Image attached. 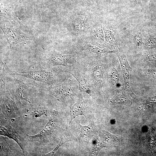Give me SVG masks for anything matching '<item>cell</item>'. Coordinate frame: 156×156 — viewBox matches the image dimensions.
Returning a JSON list of instances; mask_svg holds the SVG:
<instances>
[{
    "instance_id": "cell-20",
    "label": "cell",
    "mask_w": 156,
    "mask_h": 156,
    "mask_svg": "<svg viewBox=\"0 0 156 156\" xmlns=\"http://www.w3.org/2000/svg\"><path fill=\"white\" fill-rule=\"evenodd\" d=\"M104 32L106 42L111 45L115 46L116 45L115 39L113 32L109 30H105Z\"/></svg>"
},
{
    "instance_id": "cell-8",
    "label": "cell",
    "mask_w": 156,
    "mask_h": 156,
    "mask_svg": "<svg viewBox=\"0 0 156 156\" xmlns=\"http://www.w3.org/2000/svg\"><path fill=\"white\" fill-rule=\"evenodd\" d=\"M1 15L8 20L14 21H19L16 8L13 5L10 4L4 6L1 10Z\"/></svg>"
},
{
    "instance_id": "cell-16",
    "label": "cell",
    "mask_w": 156,
    "mask_h": 156,
    "mask_svg": "<svg viewBox=\"0 0 156 156\" xmlns=\"http://www.w3.org/2000/svg\"><path fill=\"white\" fill-rule=\"evenodd\" d=\"M129 70H122V73L125 84V89L127 91L133 96H136L133 92L129 83Z\"/></svg>"
},
{
    "instance_id": "cell-26",
    "label": "cell",
    "mask_w": 156,
    "mask_h": 156,
    "mask_svg": "<svg viewBox=\"0 0 156 156\" xmlns=\"http://www.w3.org/2000/svg\"><path fill=\"white\" fill-rule=\"evenodd\" d=\"M146 58L148 62L156 64V53L149 54L147 55Z\"/></svg>"
},
{
    "instance_id": "cell-10",
    "label": "cell",
    "mask_w": 156,
    "mask_h": 156,
    "mask_svg": "<svg viewBox=\"0 0 156 156\" xmlns=\"http://www.w3.org/2000/svg\"><path fill=\"white\" fill-rule=\"evenodd\" d=\"M131 102L129 96L124 92H122L118 94L112 101L113 103L127 105L132 104Z\"/></svg>"
},
{
    "instance_id": "cell-18",
    "label": "cell",
    "mask_w": 156,
    "mask_h": 156,
    "mask_svg": "<svg viewBox=\"0 0 156 156\" xmlns=\"http://www.w3.org/2000/svg\"><path fill=\"white\" fill-rule=\"evenodd\" d=\"M47 110L40 106H38L35 107L31 114V115L36 118L40 117L43 115L47 116Z\"/></svg>"
},
{
    "instance_id": "cell-9",
    "label": "cell",
    "mask_w": 156,
    "mask_h": 156,
    "mask_svg": "<svg viewBox=\"0 0 156 156\" xmlns=\"http://www.w3.org/2000/svg\"><path fill=\"white\" fill-rule=\"evenodd\" d=\"M70 74L77 81L80 90L92 96V93L90 85L83 76L77 72H70Z\"/></svg>"
},
{
    "instance_id": "cell-12",
    "label": "cell",
    "mask_w": 156,
    "mask_h": 156,
    "mask_svg": "<svg viewBox=\"0 0 156 156\" xmlns=\"http://www.w3.org/2000/svg\"><path fill=\"white\" fill-rule=\"evenodd\" d=\"M103 72L101 65L98 64L93 68L92 75L94 80L99 86H101L103 78Z\"/></svg>"
},
{
    "instance_id": "cell-6",
    "label": "cell",
    "mask_w": 156,
    "mask_h": 156,
    "mask_svg": "<svg viewBox=\"0 0 156 156\" xmlns=\"http://www.w3.org/2000/svg\"><path fill=\"white\" fill-rule=\"evenodd\" d=\"M0 135L8 137L14 140L19 146L24 155L25 153V143L23 138L12 127L7 125L0 126Z\"/></svg>"
},
{
    "instance_id": "cell-21",
    "label": "cell",
    "mask_w": 156,
    "mask_h": 156,
    "mask_svg": "<svg viewBox=\"0 0 156 156\" xmlns=\"http://www.w3.org/2000/svg\"><path fill=\"white\" fill-rule=\"evenodd\" d=\"M93 35L95 40L98 42L101 43L104 42L103 33L101 28H95L93 31Z\"/></svg>"
},
{
    "instance_id": "cell-13",
    "label": "cell",
    "mask_w": 156,
    "mask_h": 156,
    "mask_svg": "<svg viewBox=\"0 0 156 156\" xmlns=\"http://www.w3.org/2000/svg\"><path fill=\"white\" fill-rule=\"evenodd\" d=\"M84 48L85 50L90 52L99 55L107 54L115 52L114 51H110L105 49H101L90 44H86Z\"/></svg>"
},
{
    "instance_id": "cell-24",
    "label": "cell",
    "mask_w": 156,
    "mask_h": 156,
    "mask_svg": "<svg viewBox=\"0 0 156 156\" xmlns=\"http://www.w3.org/2000/svg\"><path fill=\"white\" fill-rule=\"evenodd\" d=\"M145 45L148 48L156 47V38L152 37H148L146 40Z\"/></svg>"
},
{
    "instance_id": "cell-14",
    "label": "cell",
    "mask_w": 156,
    "mask_h": 156,
    "mask_svg": "<svg viewBox=\"0 0 156 156\" xmlns=\"http://www.w3.org/2000/svg\"><path fill=\"white\" fill-rule=\"evenodd\" d=\"M87 23L84 18L77 17L75 19L74 22V25L75 29L79 32L84 31L87 29Z\"/></svg>"
},
{
    "instance_id": "cell-22",
    "label": "cell",
    "mask_w": 156,
    "mask_h": 156,
    "mask_svg": "<svg viewBox=\"0 0 156 156\" xmlns=\"http://www.w3.org/2000/svg\"><path fill=\"white\" fill-rule=\"evenodd\" d=\"M80 131L82 135H87L92 131V127L90 125L83 126L79 124Z\"/></svg>"
},
{
    "instance_id": "cell-4",
    "label": "cell",
    "mask_w": 156,
    "mask_h": 156,
    "mask_svg": "<svg viewBox=\"0 0 156 156\" xmlns=\"http://www.w3.org/2000/svg\"><path fill=\"white\" fill-rule=\"evenodd\" d=\"M55 114H52L50 119L44 128L37 135H27L29 140L31 141L38 142L41 143H45L50 140L55 129Z\"/></svg>"
},
{
    "instance_id": "cell-25",
    "label": "cell",
    "mask_w": 156,
    "mask_h": 156,
    "mask_svg": "<svg viewBox=\"0 0 156 156\" xmlns=\"http://www.w3.org/2000/svg\"><path fill=\"white\" fill-rule=\"evenodd\" d=\"M134 42L135 45L138 46H140L142 44V38L140 33L137 34L134 36Z\"/></svg>"
},
{
    "instance_id": "cell-2",
    "label": "cell",
    "mask_w": 156,
    "mask_h": 156,
    "mask_svg": "<svg viewBox=\"0 0 156 156\" xmlns=\"http://www.w3.org/2000/svg\"><path fill=\"white\" fill-rule=\"evenodd\" d=\"M1 27L10 47L14 46L20 42L31 39V36L23 32L18 27L9 22H1Z\"/></svg>"
},
{
    "instance_id": "cell-17",
    "label": "cell",
    "mask_w": 156,
    "mask_h": 156,
    "mask_svg": "<svg viewBox=\"0 0 156 156\" xmlns=\"http://www.w3.org/2000/svg\"><path fill=\"white\" fill-rule=\"evenodd\" d=\"M13 150L11 146L6 141H0L1 156L8 155L11 152H13Z\"/></svg>"
},
{
    "instance_id": "cell-15",
    "label": "cell",
    "mask_w": 156,
    "mask_h": 156,
    "mask_svg": "<svg viewBox=\"0 0 156 156\" xmlns=\"http://www.w3.org/2000/svg\"><path fill=\"white\" fill-rule=\"evenodd\" d=\"M15 91L16 96L19 100H26L22 96L24 91L26 89L31 87V84L20 82L19 81Z\"/></svg>"
},
{
    "instance_id": "cell-7",
    "label": "cell",
    "mask_w": 156,
    "mask_h": 156,
    "mask_svg": "<svg viewBox=\"0 0 156 156\" xmlns=\"http://www.w3.org/2000/svg\"><path fill=\"white\" fill-rule=\"evenodd\" d=\"M74 56V54L64 55L58 53L50 54L45 59V62L52 66H66L69 60Z\"/></svg>"
},
{
    "instance_id": "cell-27",
    "label": "cell",
    "mask_w": 156,
    "mask_h": 156,
    "mask_svg": "<svg viewBox=\"0 0 156 156\" xmlns=\"http://www.w3.org/2000/svg\"><path fill=\"white\" fill-rule=\"evenodd\" d=\"M65 142L62 140H61L60 143L56 146V147L50 153L45 155V156H53L56 151Z\"/></svg>"
},
{
    "instance_id": "cell-19",
    "label": "cell",
    "mask_w": 156,
    "mask_h": 156,
    "mask_svg": "<svg viewBox=\"0 0 156 156\" xmlns=\"http://www.w3.org/2000/svg\"><path fill=\"white\" fill-rule=\"evenodd\" d=\"M110 81L112 86L116 85L119 81V75L115 67L112 68L110 74Z\"/></svg>"
},
{
    "instance_id": "cell-3",
    "label": "cell",
    "mask_w": 156,
    "mask_h": 156,
    "mask_svg": "<svg viewBox=\"0 0 156 156\" xmlns=\"http://www.w3.org/2000/svg\"><path fill=\"white\" fill-rule=\"evenodd\" d=\"M1 111L7 118L17 116L19 111L14 101L13 92H6L1 100Z\"/></svg>"
},
{
    "instance_id": "cell-11",
    "label": "cell",
    "mask_w": 156,
    "mask_h": 156,
    "mask_svg": "<svg viewBox=\"0 0 156 156\" xmlns=\"http://www.w3.org/2000/svg\"><path fill=\"white\" fill-rule=\"evenodd\" d=\"M70 114L71 118L69 125L72 120L78 116L83 115L85 117L82 106L80 102H77L73 105L70 110Z\"/></svg>"
},
{
    "instance_id": "cell-23",
    "label": "cell",
    "mask_w": 156,
    "mask_h": 156,
    "mask_svg": "<svg viewBox=\"0 0 156 156\" xmlns=\"http://www.w3.org/2000/svg\"><path fill=\"white\" fill-rule=\"evenodd\" d=\"M93 143V150L94 152L98 153L102 148L106 147L103 143L102 141L99 139L94 141Z\"/></svg>"
},
{
    "instance_id": "cell-5",
    "label": "cell",
    "mask_w": 156,
    "mask_h": 156,
    "mask_svg": "<svg viewBox=\"0 0 156 156\" xmlns=\"http://www.w3.org/2000/svg\"><path fill=\"white\" fill-rule=\"evenodd\" d=\"M48 90L50 94L60 100L66 99L75 94L71 88L66 83L51 86Z\"/></svg>"
},
{
    "instance_id": "cell-29",
    "label": "cell",
    "mask_w": 156,
    "mask_h": 156,
    "mask_svg": "<svg viewBox=\"0 0 156 156\" xmlns=\"http://www.w3.org/2000/svg\"><path fill=\"white\" fill-rule=\"evenodd\" d=\"M141 0H132L133 1L136 3H139Z\"/></svg>"
},
{
    "instance_id": "cell-28",
    "label": "cell",
    "mask_w": 156,
    "mask_h": 156,
    "mask_svg": "<svg viewBox=\"0 0 156 156\" xmlns=\"http://www.w3.org/2000/svg\"><path fill=\"white\" fill-rule=\"evenodd\" d=\"M146 72L148 74L156 77V69H149L147 70Z\"/></svg>"
},
{
    "instance_id": "cell-1",
    "label": "cell",
    "mask_w": 156,
    "mask_h": 156,
    "mask_svg": "<svg viewBox=\"0 0 156 156\" xmlns=\"http://www.w3.org/2000/svg\"><path fill=\"white\" fill-rule=\"evenodd\" d=\"M10 75L23 77L52 86L55 83L56 75L52 70L46 69L27 71H12Z\"/></svg>"
}]
</instances>
